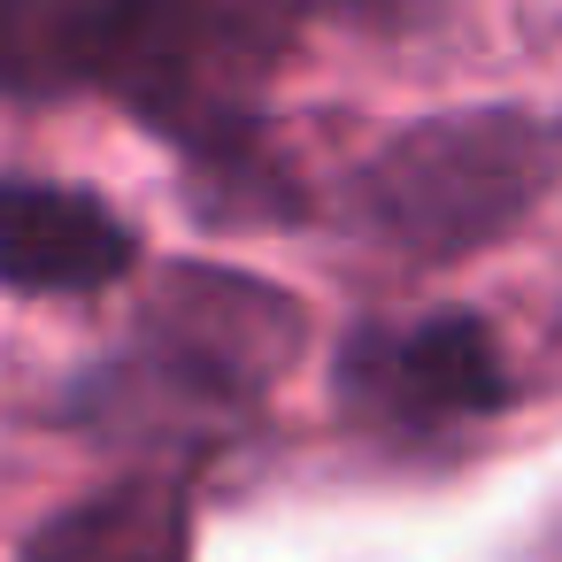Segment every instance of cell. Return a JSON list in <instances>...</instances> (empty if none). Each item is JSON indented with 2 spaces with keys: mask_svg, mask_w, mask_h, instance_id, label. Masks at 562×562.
I'll return each mask as SVG.
<instances>
[{
  "mask_svg": "<svg viewBox=\"0 0 562 562\" xmlns=\"http://www.w3.org/2000/svg\"><path fill=\"white\" fill-rule=\"evenodd\" d=\"M301 308L278 285L178 270L147 316V339L78 385V416L109 439H216L293 362Z\"/></svg>",
  "mask_w": 562,
  "mask_h": 562,
  "instance_id": "1",
  "label": "cell"
},
{
  "mask_svg": "<svg viewBox=\"0 0 562 562\" xmlns=\"http://www.w3.org/2000/svg\"><path fill=\"white\" fill-rule=\"evenodd\" d=\"M339 385L355 408L385 416V424H470L508 408V362L493 347V331L462 308L424 316L408 331H355Z\"/></svg>",
  "mask_w": 562,
  "mask_h": 562,
  "instance_id": "3",
  "label": "cell"
},
{
  "mask_svg": "<svg viewBox=\"0 0 562 562\" xmlns=\"http://www.w3.org/2000/svg\"><path fill=\"white\" fill-rule=\"evenodd\" d=\"M554 178H562V124L539 109L485 101L424 116L393 147H378L355 186V209L385 247L416 262H462L508 239L547 201Z\"/></svg>",
  "mask_w": 562,
  "mask_h": 562,
  "instance_id": "2",
  "label": "cell"
},
{
  "mask_svg": "<svg viewBox=\"0 0 562 562\" xmlns=\"http://www.w3.org/2000/svg\"><path fill=\"white\" fill-rule=\"evenodd\" d=\"M139 262L132 224L78 193L40 178H0V285L16 293H101Z\"/></svg>",
  "mask_w": 562,
  "mask_h": 562,
  "instance_id": "4",
  "label": "cell"
},
{
  "mask_svg": "<svg viewBox=\"0 0 562 562\" xmlns=\"http://www.w3.org/2000/svg\"><path fill=\"white\" fill-rule=\"evenodd\" d=\"M16 562H193V493L178 470H132L55 508Z\"/></svg>",
  "mask_w": 562,
  "mask_h": 562,
  "instance_id": "5",
  "label": "cell"
}]
</instances>
